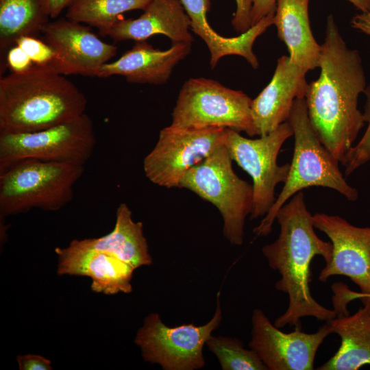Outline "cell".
<instances>
[{
	"label": "cell",
	"mask_w": 370,
	"mask_h": 370,
	"mask_svg": "<svg viewBox=\"0 0 370 370\" xmlns=\"http://www.w3.org/2000/svg\"><path fill=\"white\" fill-rule=\"evenodd\" d=\"M227 128L189 129L170 125L160 131L158 141L145 157L147 178L159 186L180 188L186 172L224 145Z\"/></svg>",
	"instance_id": "cell-11"
},
{
	"label": "cell",
	"mask_w": 370,
	"mask_h": 370,
	"mask_svg": "<svg viewBox=\"0 0 370 370\" xmlns=\"http://www.w3.org/2000/svg\"><path fill=\"white\" fill-rule=\"evenodd\" d=\"M83 165L25 160L0 173V215L24 213L33 208L56 211L73 197Z\"/></svg>",
	"instance_id": "cell-5"
},
{
	"label": "cell",
	"mask_w": 370,
	"mask_h": 370,
	"mask_svg": "<svg viewBox=\"0 0 370 370\" xmlns=\"http://www.w3.org/2000/svg\"><path fill=\"white\" fill-rule=\"evenodd\" d=\"M95 144L93 124L86 113L38 131L0 132V173L29 159L84 166Z\"/></svg>",
	"instance_id": "cell-8"
},
{
	"label": "cell",
	"mask_w": 370,
	"mask_h": 370,
	"mask_svg": "<svg viewBox=\"0 0 370 370\" xmlns=\"http://www.w3.org/2000/svg\"><path fill=\"white\" fill-rule=\"evenodd\" d=\"M225 145L184 175L180 188H186L213 204L223 219V234L232 245L244 241L246 218L252 212V184L240 178L232 168Z\"/></svg>",
	"instance_id": "cell-6"
},
{
	"label": "cell",
	"mask_w": 370,
	"mask_h": 370,
	"mask_svg": "<svg viewBox=\"0 0 370 370\" xmlns=\"http://www.w3.org/2000/svg\"><path fill=\"white\" fill-rule=\"evenodd\" d=\"M20 370H51V362L42 356L21 355L16 357Z\"/></svg>",
	"instance_id": "cell-31"
},
{
	"label": "cell",
	"mask_w": 370,
	"mask_h": 370,
	"mask_svg": "<svg viewBox=\"0 0 370 370\" xmlns=\"http://www.w3.org/2000/svg\"><path fill=\"white\" fill-rule=\"evenodd\" d=\"M87 99L48 65H34L0 79V132L44 130L85 113Z\"/></svg>",
	"instance_id": "cell-3"
},
{
	"label": "cell",
	"mask_w": 370,
	"mask_h": 370,
	"mask_svg": "<svg viewBox=\"0 0 370 370\" xmlns=\"http://www.w3.org/2000/svg\"><path fill=\"white\" fill-rule=\"evenodd\" d=\"M277 0H255L251 15V27L275 10Z\"/></svg>",
	"instance_id": "cell-32"
},
{
	"label": "cell",
	"mask_w": 370,
	"mask_h": 370,
	"mask_svg": "<svg viewBox=\"0 0 370 370\" xmlns=\"http://www.w3.org/2000/svg\"><path fill=\"white\" fill-rule=\"evenodd\" d=\"M206 345L218 359L223 370L267 369L256 352L245 349L238 338L212 335Z\"/></svg>",
	"instance_id": "cell-25"
},
{
	"label": "cell",
	"mask_w": 370,
	"mask_h": 370,
	"mask_svg": "<svg viewBox=\"0 0 370 370\" xmlns=\"http://www.w3.org/2000/svg\"><path fill=\"white\" fill-rule=\"evenodd\" d=\"M319 67V77L308 84L304 97L308 118L320 142L341 163L365 123L358 99L367 83L361 57L347 47L332 14Z\"/></svg>",
	"instance_id": "cell-1"
},
{
	"label": "cell",
	"mask_w": 370,
	"mask_h": 370,
	"mask_svg": "<svg viewBox=\"0 0 370 370\" xmlns=\"http://www.w3.org/2000/svg\"><path fill=\"white\" fill-rule=\"evenodd\" d=\"M251 101L243 91L214 79L190 78L179 92L171 125L189 129L221 127L251 137L258 136L251 116Z\"/></svg>",
	"instance_id": "cell-7"
},
{
	"label": "cell",
	"mask_w": 370,
	"mask_h": 370,
	"mask_svg": "<svg viewBox=\"0 0 370 370\" xmlns=\"http://www.w3.org/2000/svg\"><path fill=\"white\" fill-rule=\"evenodd\" d=\"M306 73L289 56L278 58L270 82L251 101V116L258 136L271 133L288 121L294 101L305 97Z\"/></svg>",
	"instance_id": "cell-16"
},
{
	"label": "cell",
	"mask_w": 370,
	"mask_h": 370,
	"mask_svg": "<svg viewBox=\"0 0 370 370\" xmlns=\"http://www.w3.org/2000/svg\"><path fill=\"white\" fill-rule=\"evenodd\" d=\"M34 65L32 61L20 47L14 45L8 50L5 58V66L12 72H23Z\"/></svg>",
	"instance_id": "cell-29"
},
{
	"label": "cell",
	"mask_w": 370,
	"mask_h": 370,
	"mask_svg": "<svg viewBox=\"0 0 370 370\" xmlns=\"http://www.w3.org/2000/svg\"><path fill=\"white\" fill-rule=\"evenodd\" d=\"M190 29V19L180 0H152L138 18L120 19L104 36L116 42H137L162 34L173 43H191Z\"/></svg>",
	"instance_id": "cell-18"
},
{
	"label": "cell",
	"mask_w": 370,
	"mask_h": 370,
	"mask_svg": "<svg viewBox=\"0 0 370 370\" xmlns=\"http://www.w3.org/2000/svg\"><path fill=\"white\" fill-rule=\"evenodd\" d=\"M361 12H370V0H347Z\"/></svg>",
	"instance_id": "cell-35"
},
{
	"label": "cell",
	"mask_w": 370,
	"mask_h": 370,
	"mask_svg": "<svg viewBox=\"0 0 370 370\" xmlns=\"http://www.w3.org/2000/svg\"><path fill=\"white\" fill-rule=\"evenodd\" d=\"M310 0H277L273 25L287 47L291 62L307 73L319 67L321 45L312 33Z\"/></svg>",
	"instance_id": "cell-20"
},
{
	"label": "cell",
	"mask_w": 370,
	"mask_h": 370,
	"mask_svg": "<svg viewBox=\"0 0 370 370\" xmlns=\"http://www.w3.org/2000/svg\"><path fill=\"white\" fill-rule=\"evenodd\" d=\"M251 320L249 347L269 370L314 369L319 346L332 334L330 321H325L314 333H305L299 328L284 332L260 308L253 310Z\"/></svg>",
	"instance_id": "cell-12"
},
{
	"label": "cell",
	"mask_w": 370,
	"mask_h": 370,
	"mask_svg": "<svg viewBox=\"0 0 370 370\" xmlns=\"http://www.w3.org/2000/svg\"><path fill=\"white\" fill-rule=\"evenodd\" d=\"M315 229L323 232L332 245V257L318 279L325 282L334 275L349 278L360 292L370 295V227H360L337 215L317 212Z\"/></svg>",
	"instance_id": "cell-14"
},
{
	"label": "cell",
	"mask_w": 370,
	"mask_h": 370,
	"mask_svg": "<svg viewBox=\"0 0 370 370\" xmlns=\"http://www.w3.org/2000/svg\"><path fill=\"white\" fill-rule=\"evenodd\" d=\"M293 136L287 121L271 133L256 139L243 137L227 130L225 146L232 159L253 181L254 206L249 219L264 217L276 200L275 187L288 177L290 163L278 164L277 159L285 141Z\"/></svg>",
	"instance_id": "cell-10"
},
{
	"label": "cell",
	"mask_w": 370,
	"mask_h": 370,
	"mask_svg": "<svg viewBox=\"0 0 370 370\" xmlns=\"http://www.w3.org/2000/svg\"><path fill=\"white\" fill-rule=\"evenodd\" d=\"M58 275L88 276L90 289L97 293H130L134 267L109 252L81 245L77 239L64 248L56 247Z\"/></svg>",
	"instance_id": "cell-15"
},
{
	"label": "cell",
	"mask_w": 370,
	"mask_h": 370,
	"mask_svg": "<svg viewBox=\"0 0 370 370\" xmlns=\"http://www.w3.org/2000/svg\"><path fill=\"white\" fill-rule=\"evenodd\" d=\"M83 247L112 254L137 269L152 264L142 222L134 221L125 203L117 207L114 229L99 238L77 240Z\"/></svg>",
	"instance_id": "cell-22"
},
{
	"label": "cell",
	"mask_w": 370,
	"mask_h": 370,
	"mask_svg": "<svg viewBox=\"0 0 370 370\" xmlns=\"http://www.w3.org/2000/svg\"><path fill=\"white\" fill-rule=\"evenodd\" d=\"M190 51V42L173 43L169 49L162 51L146 40L137 41L118 60L103 64L97 77L121 75L131 83L162 85Z\"/></svg>",
	"instance_id": "cell-17"
},
{
	"label": "cell",
	"mask_w": 370,
	"mask_h": 370,
	"mask_svg": "<svg viewBox=\"0 0 370 370\" xmlns=\"http://www.w3.org/2000/svg\"><path fill=\"white\" fill-rule=\"evenodd\" d=\"M351 26L370 36V12H361L351 21Z\"/></svg>",
	"instance_id": "cell-34"
},
{
	"label": "cell",
	"mask_w": 370,
	"mask_h": 370,
	"mask_svg": "<svg viewBox=\"0 0 370 370\" xmlns=\"http://www.w3.org/2000/svg\"><path fill=\"white\" fill-rule=\"evenodd\" d=\"M45 14L52 18H55L74 0H39Z\"/></svg>",
	"instance_id": "cell-33"
},
{
	"label": "cell",
	"mask_w": 370,
	"mask_h": 370,
	"mask_svg": "<svg viewBox=\"0 0 370 370\" xmlns=\"http://www.w3.org/2000/svg\"><path fill=\"white\" fill-rule=\"evenodd\" d=\"M236 10L232 20V25L239 34L251 27V15L255 0H235Z\"/></svg>",
	"instance_id": "cell-28"
},
{
	"label": "cell",
	"mask_w": 370,
	"mask_h": 370,
	"mask_svg": "<svg viewBox=\"0 0 370 370\" xmlns=\"http://www.w3.org/2000/svg\"><path fill=\"white\" fill-rule=\"evenodd\" d=\"M34 65H49L56 56L55 51L45 40L42 41L34 36H23L16 42Z\"/></svg>",
	"instance_id": "cell-27"
},
{
	"label": "cell",
	"mask_w": 370,
	"mask_h": 370,
	"mask_svg": "<svg viewBox=\"0 0 370 370\" xmlns=\"http://www.w3.org/2000/svg\"><path fill=\"white\" fill-rule=\"evenodd\" d=\"M366 96L363 117L367 127L361 139L349 151L342 165L345 167V175L349 176L356 170L370 162V85L367 86L364 92Z\"/></svg>",
	"instance_id": "cell-26"
},
{
	"label": "cell",
	"mask_w": 370,
	"mask_h": 370,
	"mask_svg": "<svg viewBox=\"0 0 370 370\" xmlns=\"http://www.w3.org/2000/svg\"><path fill=\"white\" fill-rule=\"evenodd\" d=\"M217 295L212 319L202 325L193 323L166 325L157 312L149 314L138 330L134 343L145 362L159 365L164 370H197L205 366L204 347L220 325L223 313Z\"/></svg>",
	"instance_id": "cell-9"
},
{
	"label": "cell",
	"mask_w": 370,
	"mask_h": 370,
	"mask_svg": "<svg viewBox=\"0 0 370 370\" xmlns=\"http://www.w3.org/2000/svg\"><path fill=\"white\" fill-rule=\"evenodd\" d=\"M332 290L334 293L332 299L334 304L341 308H347L350 301L359 299L364 296H369L361 292H356L350 290L347 284L342 282H336L332 284Z\"/></svg>",
	"instance_id": "cell-30"
},
{
	"label": "cell",
	"mask_w": 370,
	"mask_h": 370,
	"mask_svg": "<svg viewBox=\"0 0 370 370\" xmlns=\"http://www.w3.org/2000/svg\"><path fill=\"white\" fill-rule=\"evenodd\" d=\"M190 19V29L206 44L210 53V64L214 69L221 58L229 55L243 57L253 69H256L259 63L253 51L256 39L268 27L273 25L275 10L245 33L235 37L219 35L210 25L207 14L210 7V0H180Z\"/></svg>",
	"instance_id": "cell-19"
},
{
	"label": "cell",
	"mask_w": 370,
	"mask_h": 370,
	"mask_svg": "<svg viewBox=\"0 0 370 370\" xmlns=\"http://www.w3.org/2000/svg\"><path fill=\"white\" fill-rule=\"evenodd\" d=\"M288 121L292 126L294 150L288 177L279 195L259 225L254 227L256 236H267L273 229L282 206L304 189L319 186L339 193L349 201L358 198V190L345 180L337 160L322 145L311 127L304 98L293 103Z\"/></svg>",
	"instance_id": "cell-4"
},
{
	"label": "cell",
	"mask_w": 370,
	"mask_h": 370,
	"mask_svg": "<svg viewBox=\"0 0 370 370\" xmlns=\"http://www.w3.org/2000/svg\"><path fill=\"white\" fill-rule=\"evenodd\" d=\"M359 299L363 306L354 314L330 321L332 333L341 338V346L318 370H358L370 365V297Z\"/></svg>",
	"instance_id": "cell-21"
},
{
	"label": "cell",
	"mask_w": 370,
	"mask_h": 370,
	"mask_svg": "<svg viewBox=\"0 0 370 370\" xmlns=\"http://www.w3.org/2000/svg\"><path fill=\"white\" fill-rule=\"evenodd\" d=\"M49 18L39 0H0L1 75L8 50L23 36L38 37Z\"/></svg>",
	"instance_id": "cell-23"
},
{
	"label": "cell",
	"mask_w": 370,
	"mask_h": 370,
	"mask_svg": "<svg viewBox=\"0 0 370 370\" xmlns=\"http://www.w3.org/2000/svg\"><path fill=\"white\" fill-rule=\"evenodd\" d=\"M41 33L56 53L48 66L61 75L98 76L116 53V46L103 42L88 26L68 18L48 22Z\"/></svg>",
	"instance_id": "cell-13"
},
{
	"label": "cell",
	"mask_w": 370,
	"mask_h": 370,
	"mask_svg": "<svg viewBox=\"0 0 370 370\" xmlns=\"http://www.w3.org/2000/svg\"><path fill=\"white\" fill-rule=\"evenodd\" d=\"M152 0H74L68 7L66 18L97 27L104 36L128 11L143 10Z\"/></svg>",
	"instance_id": "cell-24"
},
{
	"label": "cell",
	"mask_w": 370,
	"mask_h": 370,
	"mask_svg": "<svg viewBox=\"0 0 370 370\" xmlns=\"http://www.w3.org/2000/svg\"><path fill=\"white\" fill-rule=\"evenodd\" d=\"M280 225L278 237L262 248V253L271 269L281 278L275 287L287 294L288 305L274 325L301 329V319L312 317L328 321L336 317L334 310L317 302L310 293V264L316 256L325 263L332 257L331 242L321 240L315 233L312 215L307 208L302 191L293 195L279 210L276 219Z\"/></svg>",
	"instance_id": "cell-2"
}]
</instances>
